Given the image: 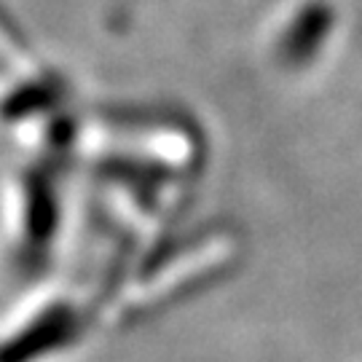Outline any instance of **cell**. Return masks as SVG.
Here are the masks:
<instances>
[{
    "instance_id": "1",
    "label": "cell",
    "mask_w": 362,
    "mask_h": 362,
    "mask_svg": "<svg viewBox=\"0 0 362 362\" xmlns=\"http://www.w3.org/2000/svg\"><path fill=\"white\" fill-rule=\"evenodd\" d=\"M83 336V311L70 296H49L0 333V362L59 360Z\"/></svg>"
},
{
    "instance_id": "2",
    "label": "cell",
    "mask_w": 362,
    "mask_h": 362,
    "mask_svg": "<svg viewBox=\"0 0 362 362\" xmlns=\"http://www.w3.org/2000/svg\"><path fill=\"white\" fill-rule=\"evenodd\" d=\"M341 13L333 0H293L279 13L272 54L287 73H303L322 59L336 40Z\"/></svg>"
}]
</instances>
